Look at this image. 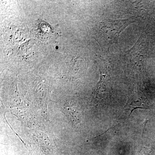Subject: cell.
I'll use <instances>...</instances> for the list:
<instances>
[{"label":"cell","instance_id":"6da1fadb","mask_svg":"<svg viewBox=\"0 0 155 155\" xmlns=\"http://www.w3.org/2000/svg\"><path fill=\"white\" fill-rule=\"evenodd\" d=\"M133 18L119 20H106L100 23L99 36L101 42L106 47L110 48L118 42L120 34L128 25L134 22Z\"/></svg>","mask_w":155,"mask_h":155},{"label":"cell","instance_id":"3957f363","mask_svg":"<svg viewBox=\"0 0 155 155\" xmlns=\"http://www.w3.org/2000/svg\"><path fill=\"white\" fill-rule=\"evenodd\" d=\"M138 155H154L151 150L148 148L143 147Z\"/></svg>","mask_w":155,"mask_h":155},{"label":"cell","instance_id":"7a4b0ae2","mask_svg":"<svg viewBox=\"0 0 155 155\" xmlns=\"http://www.w3.org/2000/svg\"><path fill=\"white\" fill-rule=\"evenodd\" d=\"M145 104L141 100L140 101H134V100H129L126 105V109L129 111H130V114L132 111L137 108L140 109H146Z\"/></svg>","mask_w":155,"mask_h":155}]
</instances>
